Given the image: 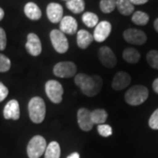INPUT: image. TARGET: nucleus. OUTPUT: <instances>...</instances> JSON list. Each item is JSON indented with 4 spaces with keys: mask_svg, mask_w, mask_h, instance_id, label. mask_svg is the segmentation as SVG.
<instances>
[{
    "mask_svg": "<svg viewBox=\"0 0 158 158\" xmlns=\"http://www.w3.org/2000/svg\"><path fill=\"white\" fill-rule=\"evenodd\" d=\"M123 38L127 42L135 45H143L147 41L146 34L135 28L127 29L123 33Z\"/></svg>",
    "mask_w": 158,
    "mask_h": 158,
    "instance_id": "8",
    "label": "nucleus"
},
{
    "mask_svg": "<svg viewBox=\"0 0 158 158\" xmlns=\"http://www.w3.org/2000/svg\"><path fill=\"white\" fill-rule=\"evenodd\" d=\"M98 132L103 137H109L113 135V128L107 124L98 125Z\"/></svg>",
    "mask_w": 158,
    "mask_h": 158,
    "instance_id": "28",
    "label": "nucleus"
},
{
    "mask_svg": "<svg viewBox=\"0 0 158 158\" xmlns=\"http://www.w3.org/2000/svg\"><path fill=\"white\" fill-rule=\"evenodd\" d=\"M90 115L93 124L97 125L105 124L108 117L107 112L104 109H95L92 112H90Z\"/></svg>",
    "mask_w": 158,
    "mask_h": 158,
    "instance_id": "22",
    "label": "nucleus"
},
{
    "mask_svg": "<svg viewBox=\"0 0 158 158\" xmlns=\"http://www.w3.org/2000/svg\"><path fill=\"white\" fill-rule=\"evenodd\" d=\"M75 84L82 93L87 97H94L99 93L103 86V80L99 76H88L79 73L75 77Z\"/></svg>",
    "mask_w": 158,
    "mask_h": 158,
    "instance_id": "1",
    "label": "nucleus"
},
{
    "mask_svg": "<svg viewBox=\"0 0 158 158\" xmlns=\"http://www.w3.org/2000/svg\"><path fill=\"white\" fill-rule=\"evenodd\" d=\"M147 61L152 68L158 69V51H149L147 55Z\"/></svg>",
    "mask_w": 158,
    "mask_h": 158,
    "instance_id": "27",
    "label": "nucleus"
},
{
    "mask_svg": "<svg viewBox=\"0 0 158 158\" xmlns=\"http://www.w3.org/2000/svg\"><path fill=\"white\" fill-rule=\"evenodd\" d=\"M28 112L29 117L34 123H41L46 116V105L44 100L40 97H34L31 98L28 103Z\"/></svg>",
    "mask_w": 158,
    "mask_h": 158,
    "instance_id": "2",
    "label": "nucleus"
},
{
    "mask_svg": "<svg viewBox=\"0 0 158 158\" xmlns=\"http://www.w3.org/2000/svg\"><path fill=\"white\" fill-rule=\"evenodd\" d=\"M133 5H143L146 4L148 0H129Z\"/></svg>",
    "mask_w": 158,
    "mask_h": 158,
    "instance_id": "33",
    "label": "nucleus"
},
{
    "mask_svg": "<svg viewBox=\"0 0 158 158\" xmlns=\"http://www.w3.org/2000/svg\"><path fill=\"white\" fill-rule=\"evenodd\" d=\"M98 59L106 68H114L117 64V58L109 47H101L98 50Z\"/></svg>",
    "mask_w": 158,
    "mask_h": 158,
    "instance_id": "9",
    "label": "nucleus"
},
{
    "mask_svg": "<svg viewBox=\"0 0 158 158\" xmlns=\"http://www.w3.org/2000/svg\"><path fill=\"white\" fill-rule=\"evenodd\" d=\"M66 6L73 13L78 14L85 10V3L84 0H68L66 1Z\"/></svg>",
    "mask_w": 158,
    "mask_h": 158,
    "instance_id": "23",
    "label": "nucleus"
},
{
    "mask_svg": "<svg viewBox=\"0 0 158 158\" xmlns=\"http://www.w3.org/2000/svg\"><path fill=\"white\" fill-rule=\"evenodd\" d=\"M46 94L51 102L59 104L62 100L63 88L62 85L56 80H49L46 83Z\"/></svg>",
    "mask_w": 158,
    "mask_h": 158,
    "instance_id": "5",
    "label": "nucleus"
},
{
    "mask_svg": "<svg viewBox=\"0 0 158 158\" xmlns=\"http://www.w3.org/2000/svg\"><path fill=\"white\" fill-rule=\"evenodd\" d=\"M61 148L57 141H51L47 146L45 151V158H60Z\"/></svg>",
    "mask_w": 158,
    "mask_h": 158,
    "instance_id": "21",
    "label": "nucleus"
},
{
    "mask_svg": "<svg viewBox=\"0 0 158 158\" xmlns=\"http://www.w3.org/2000/svg\"><path fill=\"white\" fill-rule=\"evenodd\" d=\"M77 22L71 16H64L60 22V31L63 34L72 35L77 32Z\"/></svg>",
    "mask_w": 158,
    "mask_h": 158,
    "instance_id": "16",
    "label": "nucleus"
},
{
    "mask_svg": "<svg viewBox=\"0 0 158 158\" xmlns=\"http://www.w3.org/2000/svg\"><path fill=\"white\" fill-rule=\"evenodd\" d=\"M153 90L158 94V78H156L153 82Z\"/></svg>",
    "mask_w": 158,
    "mask_h": 158,
    "instance_id": "34",
    "label": "nucleus"
},
{
    "mask_svg": "<svg viewBox=\"0 0 158 158\" xmlns=\"http://www.w3.org/2000/svg\"><path fill=\"white\" fill-rule=\"evenodd\" d=\"M116 8L124 16H128L135 11L134 5L130 2L129 0H117L116 1Z\"/></svg>",
    "mask_w": 158,
    "mask_h": 158,
    "instance_id": "20",
    "label": "nucleus"
},
{
    "mask_svg": "<svg viewBox=\"0 0 158 158\" xmlns=\"http://www.w3.org/2000/svg\"><path fill=\"white\" fill-rule=\"evenodd\" d=\"M148 20H149L148 15L147 13L141 11H135L132 17V21L138 26H145L148 24Z\"/></svg>",
    "mask_w": 158,
    "mask_h": 158,
    "instance_id": "25",
    "label": "nucleus"
},
{
    "mask_svg": "<svg viewBox=\"0 0 158 158\" xmlns=\"http://www.w3.org/2000/svg\"><path fill=\"white\" fill-rule=\"evenodd\" d=\"M47 16L52 23H59L63 18V8L60 4L50 3L47 6Z\"/></svg>",
    "mask_w": 158,
    "mask_h": 158,
    "instance_id": "14",
    "label": "nucleus"
},
{
    "mask_svg": "<svg viewBox=\"0 0 158 158\" xmlns=\"http://www.w3.org/2000/svg\"><path fill=\"white\" fill-rule=\"evenodd\" d=\"M24 11H25L26 16L31 20H38L41 18V15H42L39 6L33 2H29L25 6Z\"/></svg>",
    "mask_w": 158,
    "mask_h": 158,
    "instance_id": "18",
    "label": "nucleus"
},
{
    "mask_svg": "<svg viewBox=\"0 0 158 158\" xmlns=\"http://www.w3.org/2000/svg\"><path fill=\"white\" fill-rule=\"evenodd\" d=\"M77 65L72 62H61L56 63L54 67L53 72L56 77L62 78H69L74 77L77 73Z\"/></svg>",
    "mask_w": 158,
    "mask_h": 158,
    "instance_id": "7",
    "label": "nucleus"
},
{
    "mask_svg": "<svg viewBox=\"0 0 158 158\" xmlns=\"http://www.w3.org/2000/svg\"><path fill=\"white\" fill-rule=\"evenodd\" d=\"M131 83V77L127 72L118 71L115 74L112 82V87L113 90H121L127 88Z\"/></svg>",
    "mask_w": 158,
    "mask_h": 158,
    "instance_id": "13",
    "label": "nucleus"
},
{
    "mask_svg": "<svg viewBox=\"0 0 158 158\" xmlns=\"http://www.w3.org/2000/svg\"><path fill=\"white\" fill-rule=\"evenodd\" d=\"M26 48L29 54L33 56H38L42 51V46L40 40L37 34L31 33L27 35V41L26 43Z\"/></svg>",
    "mask_w": 158,
    "mask_h": 158,
    "instance_id": "11",
    "label": "nucleus"
},
{
    "mask_svg": "<svg viewBox=\"0 0 158 158\" xmlns=\"http://www.w3.org/2000/svg\"><path fill=\"white\" fill-rule=\"evenodd\" d=\"M154 27H155V29L156 30V32L158 33V19H156L155 20V22H154Z\"/></svg>",
    "mask_w": 158,
    "mask_h": 158,
    "instance_id": "37",
    "label": "nucleus"
},
{
    "mask_svg": "<svg viewBox=\"0 0 158 158\" xmlns=\"http://www.w3.org/2000/svg\"><path fill=\"white\" fill-rule=\"evenodd\" d=\"M82 20L85 23V25L88 27H96V26L98 24V17L93 12L87 11L85 12L82 16Z\"/></svg>",
    "mask_w": 158,
    "mask_h": 158,
    "instance_id": "24",
    "label": "nucleus"
},
{
    "mask_svg": "<svg viewBox=\"0 0 158 158\" xmlns=\"http://www.w3.org/2000/svg\"><path fill=\"white\" fill-rule=\"evenodd\" d=\"M47 141L40 135L34 136L29 141L27 152L29 158H40L46 151Z\"/></svg>",
    "mask_w": 158,
    "mask_h": 158,
    "instance_id": "4",
    "label": "nucleus"
},
{
    "mask_svg": "<svg viewBox=\"0 0 158 158\" xmlns=\"http://www.w3.org/2000/svg\"><path fill=\"white\" fill-rule=\"evenodd\" d=\"M77 123L83 131L88 132L92 129L93 122L91 119L90 112L86 108H80L77 112Z\"/></svg>",
    "mask_w": 158,
    "mask_h": 158,
    "instance_id": "12",
    "label": "nucleus"
},
{
    "mask_svg": "<svg viewBox=\"0 0 158 158\" xmlns=\"http://www.w3.org/2000/svg\"><path fill=\"white\" fill-rule=\"evenodd\" d=\"M116 1L117 0H101L99 7L104 13H111L116 8Z\"/></svg>",
    "mask_w": 158,
    "mask_h": 158,
    "instance_id": "26",
    "label": "nucleus"
},
{
    "mask_svg": "<svg viewBox=\"0 0 158 158\" xmlns=\"http://www.w3.org/2000/svg\"><path fill=\"white\" fill-rule=\"evenodd\" d=\"M19 105L16 99H11L8 102L4 109V117L6 119L17 120L19 118Z\"/></svg>",
    "mask_w": 158,
    "mask_h": 158,
    "instance_id": "15",
    "label": "nucleus"
},
{
    "mask_svg": "<svg viewBox=\"0 0 158 158\" xmlns=\"http://www.w3.org/2000/svg\"><path fill=\"white\" fill-rule=\"evenodd\" d=\"M123 59L127 62L131 63V64H135L140 61L141 59V55L138 52L137 49L133 48H125L122 54Z\"/></svg>",
    "mask_w": 158,
    "mask_h": 158,
    "instance_id": "19",
    "label": "nucleus"
},
{
    "mask_svg": "<svg viewBox=\"0 0 158 158\" xmlns=\"http://www.w3.org/2000/svg\"><path fill=\"white\" fill-rule=\"evenodd\" d=\"M8 93H9V90L7 89V87L3 83L0 82V102L6 99V97L8 96Z\"/></svg>",
    "mask_w": 158,
    "mask_h": 158,
    "instance_id": "32",
    "label": "nucleus"
},
{
    "mask_svg": "<svg viewBox=\"0 0 158 158\" xmlns=\"http://www.w3.org/2000/svg\"><path fill=\"white\" fill-rule=\"evenodd\" d=\"M93 40H94L93 35H91L88 31H86V30L77 31V45L80 48H82V49L87 48L92 43Z\"/></svg>",
    "mask_w": 158,
    "mask_h": 158,
    "instance_id": "17",
    "label": "nucleus"
},
{
    "mask_svg": "<svg viewBox=\"0 0 158 158\" xmlns=\"http://www.w3.org/2000/svg\"><path fill=\"white\" fill-rule=\"evenodd\" d=\"M67 158H80V156H79L78 153L74 152L72 154H70Z\"/></svg>",
    "mask_w": 158,
    "mask_h": 158,
    "instance_id": "35",
    "label": "nucleus"
},
{
    "mask_svg": "<svg viewBox=\"0 0 158 158\" xmlns=\"http://www.w3.org/2000/svg\"><path fill=\"white\" fill-rule=\"evenodd\" d=\"M4 16H5V11H4V10L2 8H0V21L3 19Z\"/></svg>",
    "mask_w": 158,
    "mask_h": 158,
    "instance_id": "36",
    "label": "nucleus"
},
{
    "mask_svg": "<svg viewBox=\"0 0 158 158\" xmlns=\"http://www.w3.org/2000/svg\"><path fill=\"white\" fill-rule=\"evenodd\" d=\"M65 1H68V0H65Z\"/></svg>",
    "mask_w": 158,
    "mask_h": 158,
    "instance_id": "38",
    "label": "nucleus"
},
{
    "mask_svg": "<svg viewBox=\"0 0 158 158\" xmlns=\"http://www.w3.org/2000/svg\"><path fill=\"white\" fill-rule=\"evenodd\" d=\"M148 97V90L143 85H135L125 94V100L130 106H140L146 101Z\"/></svg>",
    "mask_w": 158,
    "mask_h": 158,
    "instance_id": "3",
    "label": "nucleus"
},
{
    "mask_svg": "<svg viewBox=\"0 0 158 158\" xmlns=\"http://www.w3.org/2000/svg\"><path fill=\"white\" fill-rule=\"evenodd\" d=\"M112 32V25L108 21H101L96 26L94 29L93 38L98 42H103L107 39Z\"/></svg>",
    "mask_w": 158,
    "mask_h": 158,
    "instance_id": "10",
    "label": "nucleus"
},
{
    "mask_svg": "<svg viewBox=\"0 0 158 158\" xmlns=\"http://www.w3.org/2000/svg\"><path fill=\"white\" fill-rule=\"evenodd\" d=\"M50 40L54 48L60 54L66 53L69 49V42L67 37L62 31L54 29L50 32Z\"/></svg>",
    "mask_w": 158,
    "mask_h": 158,
    "instance_id": "6",
    "label": "nucleus"
},
{
    "mask_svg": "<svg viewBox=\"0 0 158 158\" xmlns=\"http://www.w3.org/2000/svg\"><path fill=\"white\" fill-rule=\"evenodd\" d=\"M148 125L152 129L158 130V109H156L150 116L148 120Z\"/></svg>",
    "mask_w": 158,
    "mask_h": 158,
    "instance_id": "30",
    "label": "nucleus"
},
{
    "mask_svg": "<svg viewBox=\"0 0 158 158\" xmlns=\"http://www.w3.org/2000/svg\"><path fill=\"white\" fill-rule=\"evenodd\" d=\"M6 34L5 30L0 27V50H5L6 48Z\"/></svg>",
    "mask_w": 158,
    "mask_h": 158,
    "instance_id": "31",
    "label": "nucleus"
},
{
    "mask_svg": "<svg viewBox=\"0 0 158 158\" xmlns=\"http://www.w3.org/2000/svg\"><path fill=\"white\" fill-rule=\"evenodd\" d=\"M11 68V61L6 56L0 54V72H6Z\"/></svg>",
    "mask_w": 158,
    "mask_h": 158,
    "instance_id": "29",
    "label": "nucleus"
}]
</instances>
